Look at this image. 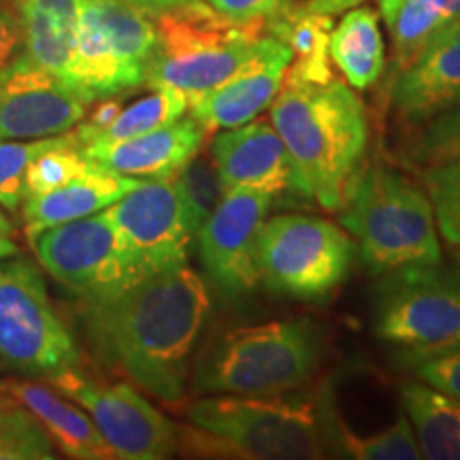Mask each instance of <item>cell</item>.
<instances>
[{"mask_svg": "<svg viewBox=\"0 0 460 460\" xmlns=\"http://www.w3.org/2000/svg\"><path fill=\"white\" fill-rule=\"evenodd\" d=\"M331 31L332 15L307 13L296 7H290L267 22V32L286 43L292 51L288 75L318 84L332 79L329 66Z\"/></svg>", "mask_w": 460, "mask_h": 460, "instance_id": "d4e9b609", "label": "cell"}, {"mask_svg": "<svg viewBox=\"0 0 460 460\" xmlns=\"http://www.w3.org/2000/svg\"><path fill=\"white\" fill-rule=\"evenodd\" d=\"M271 205V194L245 188L226 190L197 233L200 262L230 301L250 295L261 281L258 234Z\"/></svg>", "mask_w": 460, "mask_h": 460, "instance_id": "5bb4252c", "label": "cell"}, {"mask_svg": "<svg viewBox=\"0 0 460 460\" xmlns=\"http://www.w3.org/2000/svg\"><path fill=\"white\" fill-rule=\"evenodd\" d=\"M90 102L22 54L0 73V141H28L73 130Z\"/></svg>", "mask_w": 460, "mask_h": 460, "instance_id": "9a60e30c", "label": "cell"}, {"mask_svg": "<svg viewBox=\"0 0 460 460\" xmlns=\"http://www.w3.org/2000/svg\"><path fill=\"white\" fill-rule=\"evenodd\" d=\"M68 137V132L43 139L28 141H0V207L9 214H17L24 203V180L26 171L32 160H37L43 152L60 146Z\"/></svg>", "mask_w": 460, "mask_h": 460, "instance_id": "1f68e13d", "label": "cell"}, {"mask_svg": "<svg viewBox=\"0 0 460 460\" xmlns=\"http://www.w3.org/2000/svg\"><path fill=\"white\" fill-rule=\"evenodd\" d=\"M154 24L158 45L146 85L180 90L188 101L271 62H292L290 48L267 24H239L205 0L154 17Z\"/></svg>", "mask_w": 460, "mask_h": 460, "instance_id": "3957f363", "label": "cell"}, {"mask_svg": "<svg viewBox=\"0 0 460 460\" xmlns=\"http://www.w3.org/2000/svg\"><path fill=\"white\" fill-rule=\"evenodd\" d=\"M460 22V0H446V26Z\"/></svg>", "mask_w": 460, "mask_h": 460, "instance_id": "60d3db41", "label": "cell"}, {"mask_svg": "<svg viewBox=\"0 0 460 460\" xmlns=\"http://www.w3.org/2000/svg\"><path fill=\"white\" fill-rule=\"evenodd\" d=\"M343 207V226L358 239L362 262L371 273L441 262L435 211L427 190L393 166L371 164L356 177Z\"/></svg>", "mask_w": 460, "mask_h": 460, "instance_id": "5b68a950", "label": "cell"}, {"mask_svg": "<svg viewBox=\"0 0 460 460\" xmlns=\"http://www.w3.org/2000/svg\"><path fill=\"white\" fill-rule=\"evenodd\" d=\"M401 399L422 458L460 460V399L427 382L402 384Z\"/></svg>", "mask_w": 460, "mask_h": 460, "instance_id": "603a6c76", "label": "cell"}, {"mask_svg": "<svg viewBox=\"0 0 460 460\" xmlns=\"http://www.w3.org/2000/svg\"><path fill=\"white\" fill-rule=\"evenodd\" d=\"M20 254V247L15 241V226L7 216L0 211V261H9Z\"/></svg>", "mask_w": 460, "mask_h": 460, "instance_id": "ab89813d", "label": "cell"}, {"mask_svg": "<svg viewBox=\"0 0 460 460\" xmlns=\"http://www.w3.org/2000/svg\"><path fill=\"white\" fill-rule=\"evenodd\" d=\"M456 258H458V262H460V252H458V254H456Z\"/></svg>", "mask_w": 460, "mask_h": 460, "instance_id": "b9f144b4", "label": "cell"}, {"mask_svg": "<svg viewBox=\"0 0 460 460\" xmlns=\"http://www.w3.org/2000/svg\"><path fill=\"white\" fill-rule=\"evenodd\" d=\"M143 180L122 175L107 166L99 164L88 175L79 177L65 188L41 197H28L22 203V220L28 241L43 230L60 226V224L88 217L92 214L107 209L115 200L128 194L132 188L139 186Z\"/></svg>", "mask_w": 460, "mask_h": 460, "instance_id": "ffe728a7", "label": "cell"}, {"mask_svg": "<svg viewBox=\"0 0 460 460\" xmlns=\"http://www.w3.org/2000/svg\"><path fill=\"white\" fill-rule=\"evenodd\" d=\"M209 309L203 278L181 264L146 275L105 301L84 303L82 326L102 365L147 394L177 402Z\"/></svg>", "mask_w": 460, "mask_h": 460, "instance_id": "6da1fadb", "label": "cell"}, {"mask_svg": "<svg viewBox=\"0 0 460 460\" xmlns=\"http://www.w3.org/2000/svg\"><path fill=\"white\" fill-rule=\"evenodd\" d=\"M102 211L146 275L186 264L197 233L172 180H143Z\"/></svg>", "mask_w": 460, "mask_h": 460, "instance_id": "4fadbf2b", "label": "cell"}, {"mask_svg": "<svg viewBox=\"0 0 460 460\" xmlns=\"http://www.w3.org/2000/svg\"><path fill=\"white\" fill-rule=\"evenodd\" d=\"M188 111V96L180 90L156 88L149 96L135 101L128 107H122L118 115L102 128L99 135L82 147L96 146V143H115L146 135L163 126H169L183 118Z\"/></svg>", "mask_w": 460, "mask_h": 460, "instance_id": "4316f807", "label": "cell"}, {"mask_svg": "<svg viewBox=\"0 0 460 460\" xmlns=\"http://www.w3.org/2000/svg\"><path fill=\"white\" fill-rule=\"evenodd\" d=\"M0 401L26 407L43 424L54 446L65 456L75 460L115 458L88 413L56 388L45 386L41 382L7 379L0 382Z\"/></svg>", "mask_w": 460, "mask_h": 460, "instance_id": "d6986e66", "label": "cell"}, {"mask_svg": "<svg viewBox=\"0 0 460 460\" xmlns=\"http://www.w3.org/2000/svg\"><path fill=\"white\" fill-rule=\"evenodd\" d=\"M99 163H94L84 147L79 146L75 130H68V137L60 146L43 152L37 160H32L26 171L24 180V199L41 197V194L54 192L58 188H65L79 177L94 171Z\"/></svg>", "mask_w": 460, "mask_h": 460, "instance_id": "f1b7e54d", "label": "cell"}, {"mask_svg": "<svg viewBox=\"0 0 460 460\" xmlns=\"http://www.w3.org/2000/svg\"><path fill=\"white\" fill-rule=\"evenodd\" d=\"M332 437L345 456L356 460H416L420 454L416 435L407 416L371 435L354 433L341 418H332Z\"/></svg>", "mask_w": 460, "mask_h": 460, "instance_id": "83f0119b", "label": "cell"}, {"mask_svg": "<svg viewBox=\"0 0 460 460\" xmlns=\"http://www.w3.org/2000/svg\"><path fill=\"white\" fill-rule=\"evenodd\" d=\"M460 102V22L446 26L394 82L393 105L407 124H427Z\"/></svg>", "mask_w": 460, "mask_h": 460, "instance_id": "e0dca14e", "label": "cell"}, {"mask_svg": "<svg viewBox=\"0 0 460 460\" xmlns=\"http://www.w3.org/2000/svg\"><path fill=\"white\" fill-rule=\"evenodd\" d=\"M207 128L188 115L163 128L115 143H96L84 152L102 166L137 180H172L205 146Z\"/></svg>", "mask_w": 460, "mask_h": 460, "instance_id": "ac0fdd59", "label": "cell"}, {"mask_svg": "<svg viewBox=\"0 0 460 460\" xmlns=\"http://www.w3.org/2000/svg\"><path fill=\"white\" fill-rule=\"evenodd\" d=\"M0 360L24 377L79 367V352L49 303L41 273L26 258L0 267Z\"/></svg>", "mask_w": 460, "mask_h": 460, "instance_id": "30bf717a", "label": "cell"}, {"mask_svg": "<svg viewBox=\"0 0 460 460\" xmlns=\"http://www.w3.org/2000/svg\"><path fill=\"white\" fill-rule=\"evenodd\" d=\"M28 243L45 271L84 303L105 301L146 278L105 211L43 230Z\"/></svg>", "mask_w": 460, "mask_h": 460, "instance_id": "8fae6325", "label": "cell"}, {"mask_svg": "<svg viewBox=\"0 0 460 460\" xmlns=\"http://www.w3.org/2000/svg\"><path fill=\"white\" fill-rule=\"evenodd\" d=\"M329 51L352 88H371L382 77L386 65L377 11L371 7L348 9L339 26L331 31Z\"/></svg>", "mask_w": 460, "mask_h": 460, "instance_id": "cb8c5ba5", "label": "cell"}, {"mask_svg": "<svg viewBox=\"0 0 460 460\" xmlns=\"http://www.w3.org/2000/svg\"><path fill=\"white\" fill-rule=\"evenodd\" d=\"M158 45L154 17L122 0H79L66 85L90 102L146 85Z\"/></svg>", "mask_w": 460, "mask_h": 460, "instance_id": "ba28073f", "label": "cell"}, {"mask_svg": "<svg viewBox=\"0 0 460 460\" xmlns=\"http://www.w3.org/2000/svg\"><path fill=\"white\" fill-rule=\"evenodd\" d=\"M180 197L186 207V214L192 224L194 233H199L200 226L207 222V217L214 214V209L224 197L220 175L214 160L197 154L183 169L172 177Z\"/></svg>", "mask_w": 460, "mask_h": 460, "instance_id": "4dcf8cb0", "label": "cell"}, {"mask_svg": "<svg viewBox=\"0 0 460 460\" xmlns=\"http://www.w3.org/2000/svg\"><path fill=\"white\" fill-rule=\"evenodd\" d=\"M122 3L143 11V13L149 17H158L163 13H169V11H177L190 7V4L203 3V0H122Z\"/></svg>", "mask_w": 460, "mask_h": 460, "instance_id": "74e56055", "label": "cell"}, {"mask_svg": "<svg viewBox=\"0 0 460 460\" xmlns=\"http://www.w3.org/2000/svg\"><path fill=\"white\" fill-rule=\"evenodd\" d=\"M320 331L309 320H278L224 331L194 365L207 394L275 396L303 386L320 365Z\"/></svg>", "mask_w": 460, "mask_h": 460, "instance_id": "277c9868", "label": "cell"}, {"mask_svg": "<svg viewBox=\"0 0 460 460\" xmlns=\"http://www.w3.org/2000/svg\"><path fill=\"white\" fill-rule=\"evenodd\" d=\"M413 371L429 386L460 399V348L439 358L422 362Z\"/></svg>", "mask_w": 460, "mask_h": 460, "instance_id": "8d00e7d4", "label": "cell"}, {"mask_svg": "<svg viewBox=\"0 0 460 460\" xmlns=\"http://www.w3.org/2000/svg\"><path fill=\"white\" fill-rule=\"evenodd\" d=\"M422 181L433 205L437 230L447 243L460 247V160L427 166Z\"/></svg>", "mask_w": 460, "mask_h": 460, "instance_id": "d6a6232c", "label": "cell"}, {"mask_svg": "<svg viewBox=\"0 0 460 460\" xmlns=\"http://www.w3.org/2000/svg\"><path fill=\"white\" fill-rule=\"evenodd\" d=\"M45 379L88 413L115 458L164 460L180 446V429L128 384L101 386L79 367H68Z\"/></svg>", "mask_w": 460, "mask_h": 460, "instance_id": "7c38bea8", "label": "cell"}, {"mask_svg": "<svg viewBox=\"0 0 460 460\" xmlns=\"http://www.w3.org/2000/svg\"><path fill=\"white\" fill-rule=\"evenodd\" d=\"M365 0H307V3L298 4L296 9L307 11V13H322V15H337L345 13L348 9L358 7Z\"/></svg>", "mask_w": 460, "mask_h": 460, "instance_id": "f35d334b", "label": "cell"}, {"mask_svg": "<svg viewBox=\"0 0 460 460\" xmlns=\"http://www.w3.org/2000/svg\"><path fill=\"white\" fill-rule=\"evenodd\" d=\"M376 332L416 369L460 348V267L411 264L384 273L373 295Z\"/></svg>", "mask_w": 460, "mask_h": 460, "instance_id": "52a82bcc", "label": "cell"}, {"mask_svg": "<svg viewBox=\"0 0 460 460\" xmlns=\"http://www.w3.org/2000/svg\"><path fill=\"white\" fill-rule=\"evenodd\" d=\"M393 41V71L416 60L437 32L446 28V0H379Z\"/></svg>", "mask_w": 460, "mask_h": 460, "instance_id": "484cf974", "label": "cell"}, {"mask_svg": "<svg viewBox=\"0 0 460 460\" xmlns=\"http://www.w3.org/2000/svg\"><path fill=\"white\" fill-rule=\"evenodd\" d=\"M211 9L239 24H267L292 7V0H207Z\"/></svg>", "mask_w": 460, "mask_h": 460, "instance_id": "e575fe53", "label": "cell"}, {"mask_svg": "<svg viewBox=\"0 0 460 460\" xmlns=\"http://www.w3.org/2000/svg\"><path fill=\"white\" fill-rule=\"evenodd\" d=\"M26 32V54L66 82L79 28V0H15Z\"/></svg>", "mask_w": 460, "mask_h": 460, "instance_id": "7402d4cb", "label": "cell"}, {"mask_svg": "<svg viewBox=\"0 0 460 460\" xmlns=\"http://www.w3.org/2000/svg\"><path fill=\"white\" fill-rule=\"evenodd\" d=\"M186 418L199 433L180 430L205 452L261 460L324 456L322 416L307 396H207L190 402Z\"/></svg>", "mask_w": 460, "mask_h": 460, "instance_id": "8992f818", "label": "cell"}, {"mask_svg": "<svg viewBox=\"0 0 460 460\" xmlns=\"http://www.w3.org/2000/svg\"><path fill=\"white\" fill-rule=\"evenodd\" d=\"M290 62H271L239 77L230 79L220 88L188 101L192 118L205 126L207 132L217 128H237L256 119L281 90Z\"/></svg>", "mask_w": 460, "mask_h": 460, "instance_id": "44dd1931", "label": "cell"}, {"mask_svg": "<svg viewBox=\"0 0 460 460\" xmlns=\"http://www.w3.org/2000/svg\"><path fill=\"white\" fill-rule=\"evenodd\" d=\"M271 124L284 141L307 199L343 209L369 143L365 107L348 85L288 75L271 102Z\"/></svg>", "mask_w": 460, "mask_h": 460, "instance_id": "7a4b0ae2", "label": "cell"}, {"mask_svg": "<svg viewBox=\"0 0 460 460\" xmlns=\"http://www.w3.org/2000/svg\"><path fill=\"white\" fill-rule=\"evenodd\" d=\"M54 441L26 407L0 401V460H51Z\"/></svg>", "mask_w": 460, "mask_h": 460, "instance_id": "f546056e", "label": "cell"}, {"mask_svg": "<svg viewBox=\"0 0 460 460\" xmlns=\"http://www.w3.org/2000/svg\"><path fill=\"white\" fill-rule=\"evenodd\" d=\"M211 160L224 190H258L271 197L295 192L307 199L296 166L269 119L220 132L211 143Z\"/></svg>", "mask_w": 460, "mask_h": 460, "instance_id": "2e32d148", "label": "cell"}, {"mask_svg": "<svg viewBox=\"0 0 460 460\" xmlns=\"http://www.w3.org/2000/svg\"><path fill=\"white\" fill-rule=\"evenodd\" d=\"M26 54V32L17 7L0 0V73Z\"/></svg>", "mask_w": 460, "mask_h": 460, "instance_id": "d590c367", "label": "cell"}, {"mask_svg": "<svg viewBox=\"0 0 460 460\" xmlns=\"http://www.w3.org/2000/svg\"><path fill=\"white\" fill-rule=\"evenodd\" d=\"M352 258V239L324 217L275 216L258 234L261 279L275 295L298 301L331 295L348 278Z\"/></svg>", "mask_w": 460, "mask_h": 460, "instance_id": "9c48e42d", "label": "cell"}, {"mask_svg": "<svg viewBox=\"0 0 460 460\" xmlns=\"http://www.w3.org/2000/svg\"><path fill=\"white\" fill-rule=\"evenodd\" d=\"M413 160L422 166H437L460 160V102L424 124L413 146Z\"/></svg>", "mask_w": 460, "mask_h": 460, "instance_id": "836d02e7", "label": "cell"}]
</instances>
